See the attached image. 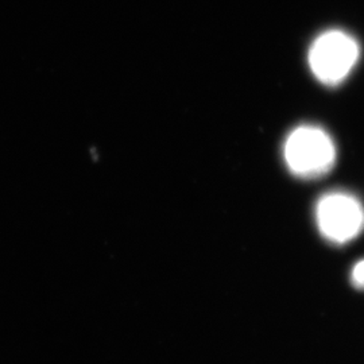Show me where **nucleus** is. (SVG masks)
<instances>
[{
    "label": "nucleus",
    "mask_w": 364,
    "mask_h": 364,
    "mask_svg": "<svg viewBox=\"0 0 364 364\" xmlns=\"http://www.w3.org/2000/svg\"><path fill=\"white\" fill-rule=\"evenodd\" d=\"M289 171L301 180L324 177L336 164V146L324 129L301 124L290 131L282 147Z\"/></svg>",
    "instance_id": "nucleus-1"
},
{
    "label": "nucleus",
    "mask_w": 364,
    "mask_h": 364,
    "mask_svg": "<svg viewBox=\"0 0 364 364\" xmlns=\"http://www.w3.org/2000/svg\"><path fill=\"white\" fill-rule=\"evenodd\" d=\"M360 58L359 42L341 30H328L313 41L308 64L313 76L326 87H338Z\"/></svg>",
    "instance_id": "nucleus-2"
},
{
    "label": "nucleus",
    "mask_w": 364,
    "mask_h": 364,
    "mask_svg": "<svg viewBox=\"0 0 364 364\" xmlns=\"http://www.w3.org/2000/svg\"><path fill=\"white\" fill-rule=\"evenodd\" d=\"M314 219L318 232L326 240L343 246L363 232L364 205L356 196L332 191L317 201Z\"/></svg>",
    "instance_id": "nucleus-3"
},
{
    "label": "nucleus",
    "mask_w": 364,
    "mask_h": 364,
    "mask_svg": "<svg viewBox=\"0 0 364 364\" xmlns=\"http://www.w3.org/2000/svg\"><path fill=\"white\" fill-rule=\"evenodd\" d=\"M351 282L353 287L364 290V259L359 260L353 266L351 273Z\"/></svg>",
    "instance_id": "nucleus-4"
}]
</instances>
